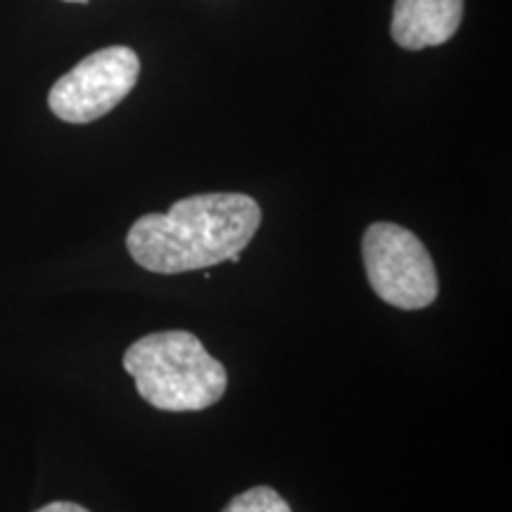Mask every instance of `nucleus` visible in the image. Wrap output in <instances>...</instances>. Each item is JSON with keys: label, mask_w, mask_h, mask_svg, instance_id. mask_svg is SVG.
<instances>
[{"label": "nucleus", "mask_w": 512, "mask_h": 512, "mask_svg": "<svg viewBox=\"0 0 512 512\" xmlns=\"http://www.w3.org/2000/svg\"><path fill=\"white\" fill-rule=\"evenodd\" d=\"M261 226V207L245 192H202L145 214L126 235L128 254L143 271L178 275L238 261Z\"/></svg>", "instance_id": "obj_1"}, {"label": "nucleus", "mask_w": 512, "mask_h": 512, "mask_svg": "<svg viewBox=\"0 0 512 512\" xmlns=\"http://www.w3.org/2000/svg\"><path fill=\"white\" fill-rule=\"evenodd\" d=\"M124 370L140 399L166 413H197L214 406L228 389L226 366L188 330L152 332L124 354Z\"/></svg>", "instance_id": "obj_2"}, {"label": "nucleus", "mask_w": 512, "mask_h": 512, "mask_svg": "<svg viewBox=\"0 0 512 512\" xmlns=\"http://www.w3.org/2000/svg\"><path fill=\"white\" fill-rule=\"evenodd\" d=\"M370 290L384 304L420 311L437 302L439 275L418 235L389 221L370 223L361 242Z\"/></svg>", "instance_id": "obj_3"}, {"label": "nucleus", "mask_w": 512, "mask_h": 512, "mask_svg": "<svg viewBox=\"0 0 512 512\" xmlns=\"http://www.w3.org/2000/svg\"><path fill=\"white\" fill-rule=\"evenodd\" d=\"M138 76L140 60L131 48H102L55 81L48 105L67 124H91L110 114L136 88Z\"/></svg>", "instance_id": "obj_4"}, {"label": "nucleus", "mask_w": 512, "mask_h": 512, "mask_svg": "<svg viewBox=\"0 0 512 512\" xmlns=\"http://www.w3.org/2000/svg\"><path fill=\"white\" fill-rule=\"evenodd\" d=\"M463 19V0H396L392 38L406 50L451 41Z\"/></svg>", "instance_id": "obj_5"}, {"label": "nucleus", "mask_w": 512, "mask_h": 512, "mask_svg": "<svg viewBox=\"0 0 512 512\" xmlns=\"http://www.w3.org/2000/svg\"><path fill=\"white\" fill-rule=\"evenodd\" d=\"M223 512H292V508L271 486H254L235 496Z\"/></svg>", "instance_id": "obj_6"}, {"label": "nucleus", "mask_w": 512, "mask_h": 512, "mask_svg": "<svg viewBox=\"0 0 512 512\" xmlns=\"http://www.w3.org/2000/svg\"><path fill=\"white\" fill-rule=\"evenodd\" d=\"M36 512H91V510H86L83 505L72 503V501H55V503L43 505V508Z\"/></svg>", "instance_id": "obj_7"}, {"label": "nucleus", "mask_w": 512, "mask_h": 512, "mask_svg": "<svg viewBox=\"0 0 512 512\" xmlns=\"http://www.w3.org/2000/svg\"><path fill=\"white\" fill-rule=\"evenodd\" d=\"M67 3H88V0H67Z\"/></svg>", "instance_id": "obj_8"}]
</instances>
